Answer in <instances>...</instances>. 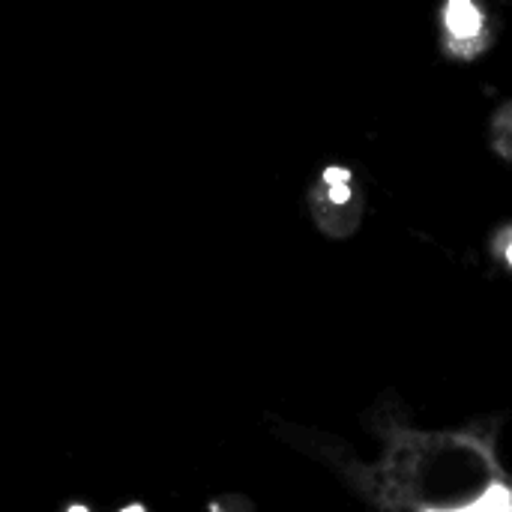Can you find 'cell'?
<instances>
[{
  "instance_id": "obj_1",
  "label": "cell",
  "mask_w": 512,
  "mask_h": 512,
  "mask_svg": "<svg viewBox=\"0 0 512 512\" xmlns=\"http://www.w3.org/2000/svg\"><path fill=\"white\" fill-rule=\"evenodd\" d=\"M447 30L456 39H477L483 30V15L471 0H450L447 6Z\"/></svg>"
},
{
  "instance_id": "obj_2",
  "label": "cell",
  "mask_w": 512,
  "mask_h": 512,
  "mask_svg": "<svg viewBox=\"0 0 512 512\" xmlns=\"http://www.w3.org/2000/svg\"><path fill=\"white\" fill-rule=\"evenodd\" d=\"M207 512H255V507L243 495H219L210 501Z\"/></svg>"
},
{
  "instance_id": "obj_3",
  "label": "cell",
  "mask_w": 512,
  "mask_h": 512,
  "mask_svg": "<svg viewBox=\"0 0 512 512\" xmlns=\"http://www.w3.org/2000/svg\"><path fill=\"white\" fill-rule=\"evenodd\" d=\"M351 183H333L330 186V201L333 204H348L351 201V189H348Z\"/></svg>"
},
{
  "instance_id": "obj_4",
  "label": "cell",
  "mask_w": 512,
  "mask_h": 512,
  "mask_svg": "<svg viewBox=\"0 0 512 512\" xmlns=\"http://www.w3.org/2000/svg\"><path fill=\"white\" fill-rule=\"evenodd\" d=\"M324 180H327V186H333V183H351V171L348 168H327L324 171Z\"/></svg>"
},
{
  "instance_id": "obj_5",
  "label": "cell",
  "mask_w": 512,
  "mask_h": 512,
  "mask_svg": "<svg viewBox=\"0 0 512 512\" xmlns=\"http://www.w3.org/2000/svg\"><path fill=\"white\" fill-rule=\"evenodd\" d=\"M120 512H147V510H144V507H138V504H135V507H126V510H120Z\"/></svg>"
},
{
  "instance_id": "obj_6",
  "label": "cell",
  "mask_w": 512,
  "mask_h": 512,
  "mask_svg": "<svg viewBox=\"0 0 512 512\" xmlns=\"http://www.w3.org/2000/svg\"><path fill=\"white\" fill-rule=\"evenodd\" d=\"M507 261H510V264H512V243H510V246H507Z\"/></svg>"
}]
</instances>
